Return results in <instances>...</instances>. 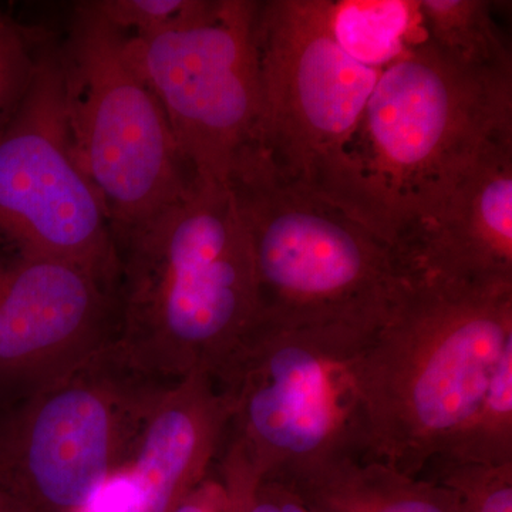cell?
<instances>
[{
	"label": "cell",
	"mask_w": 512,
	"mask_h": 512,
	"mask_svg": "<svg viewBox=\"0 0 512 512\" xmlns=\"http://www.w3.org/2000/svg\"><path fill=\"white\" fill-rule=\"evenodd\" d=\"M512 343V285L403 276L353 360L362 461L420 477L463 426Z\"/></svg>",
	"instance_id": "obj_2"
},
{
	"label": "cell",
	"mask_w": 512,
	"mask_h": 512,
	"mask_svg": "<svg viewBox=\"0 0 512 512\" xmlns=\"http://www.w3.org/2000/svg\"><path fill=\"white\" fill-rule=\"evenodd\" d=\"M224 498V485L214 467L210 476L191 491L173 512H221Z\"/></svg>",
	"instance_id": "obj_22"
},
{
	"label": "cell",
	"mask_w": 512,
	"mask_h": 512,
	"mask_svg": "<svg viewBox=\"0 0 512 512\" xmlns=\"http://www.w3.org/2000/svg\"><path fill=\"white\" fill-rule=\"evenodd\" d=\"M76 512H90V511H87V510H82V511H76Z\"/></svg>",
	"instance_id": "obj_26"
},
{
	"label": "cell",
	"mask_w": 512,
	"mask_h": 512,
	"mask_svg": "<svg viewBox=\"0 0 512 512\" xmlns=\"http://www.w3.org/2000/svg\"><path fill=\"white\" fill-rule=\"evenodd\" d=\"M288 487L315 512H460L446 488L377 461L345 458Z\"/></svg>",
	"instance_id": "obj_14"
},
{
	"label": "cell",
	"mask_w": 512,
	"mask_h": 512,
	"mask_svg": "<svg viewBox=\"0 0 512 512\" xmlns=\"http://www.w3.org/2000/svg\"><path fill=\"white\" fill-rule=\"evenodd\" d=\"M94 9L128 37H150L181 28L204 0H96Z\"/></svg>",
	"instance_id": "obj_20"
},
{
	"label": "cell",
	"mask_w": 512,
	"mask_h": 512,
	"mask_svg": "<svg viewBox=\"0 0 512 512\" xmlns=\"http://www.w3.org/2000/svg\"><path fill=\"white\" fill-rule=\"evenodd\" d=\"M271 483L279 512H315L288 485L278 483V481H271Z\"/></svg>",
	"instance_id": "obj_24"
},
{
	"label": "cell",
	"mask_w": 512,
	"mask_h": 512,
	"mask_svg": "<svg viewBox=\"0 0 512 512\" xmlns=\"http://www.w3.org/2000/svg\"><path fill=\"white\" fill-rule=\"evenodd\" d=\"M248 512H279L271 481H256L249 495Z\"/></svg>",
	"instance_id": "obj_23"
},
{
	"label": "cell",
	"mask_w": 512,
	"mask_h": 512,
	"mask_svg": "<svg viewBox=\"0 0 512 512\" xmlns=\"http://www.w3.org/2000/svg\"><path fill=\"white\" fill-rule=\"evenodd\" d=\"M0 245L66 259L116 288V242L74 154L60 45L49 37L0 130Z\"/></svg>",
	"instance_id": "obj_10"
},
{
	"label": "cell",
	"mask_w": 512,
	"mask_h": 512,
	"mask_svg": "<svg viewBox=\"0 0 512 512\" xmlns=\"http://www.w3.org/2000/svg\"><path fill=\"white\" fill-rule=\"evenodd\" d=\"M113 285L53 256L0 252V413L64 382L116 343Z\"/></svg>",
	"instance_id": "obj_11"
},
{
	"label": "cell",
	"mask_w": 512,
	"mask_h": 512,
	"mask_svg": "<svg viewBox=\"0 0 512 512\" xmlns=\"http://www.w3.org/2000/svg\"><path fill=\"white\" fill-rule=\"evenodd\" d=\"M322 9L339 49L377 72L426 40L419 0H322Z\"/></svg>",
	"instance_id": "obj_15"
},
{
	"label": "cell",
	"mask_w": 512,
	"mask_h": 512,
	"mask_svg": "<svg viewBox=\"0 0 512 512\" xmlns=\"http://www.w3.org/2000/svg\"><path fill=\"white\" fill-rule=\"evenodd\" d=\"M215 470L224 485L225 498L221 512H248L249 495L256 481L261 478L241 447L225 439Z\"/></svg>",
	"instance_id": "obj_21"
},
{
	"label": "cell",
	"mask_w": 512,
	"mask_h": 512,
	"mask_svg": "<svg viewBox=\"0 0 512 512\" xmlns=\"http://www.w3.org/2000/svg\"><path fill=\"white\" fill-rule=\"evenodd\" d=\"M392 251L403 276L512 285V137L491 144L433 211L399 232Z\"/></svg>",
	"instance_id": "obj_12"
},
{
	"label": "cell",
	"mask_w": 512,
	"mask_h": 512,
	"mask_svg": "<svg viewBox=\"0 0 512 512\" xmlns=\"http://www.w3.org/2000/svg\"><path fill=\"white\" fill-rule=\"evenodd\" d=\"M47 37L0 12V130L25 93Z\"/></svg>",
	"instance_id": "obj_19"
},
{
	"label": "cell",
	"mask_w": 512,
	"mask_h": 512,
	"mask_svg": "<svg viewBox=\"0 0 512 512\" xmlns=\"http://www.w3.org/2000/svg\"><path fill=\"white\" fill-rule=\"evenodd\" d=\"M433 458L490 466L512 463V343L498 359L481 402Z\"/></svg>",
	"instance_id": "obj_17"
},
{
	"label": "cell",
	"mask_w": 512,
	"mask_h": 512,
	"mask_svg": "<svg viewBox=\"0 0 512 512\" xmlns=\"http://www.w3.org/2000/svg\"><path fill=\"white\" fill-rule=\"evenodd\" d=\"M258 9L254 0H204L181 28L126 35L184 163L202 183L228 185L239 161L258 148L264 106Z\"/></svg>",
	"instance_id": "obj_9"
},
{
	"label": "cell",
	"mask_w": 512,
	"mask_h": 512,
	"mask_svg": "<svg viewBox=\"0 0 512 512\" xmlns=\"http://www.w3.org/2000/svg\"><path fill=\"white\" fill-rule=\"evenodd\" d=\"M228 185L251 242L259 319L288 328L379 326L403 282L386 241L279 177L258 148Z\"/></svg>",
	"instance_id": "obj_4"
},
{
	"label": "cell",
	"mask_w": 512,
	"mask_h": 512,
	"mask_svg": "<svg viewBox=\"0 0 512 512\" xmlns=\"http://www.w3.org/2000/svg\"><path fill=\"white\" fill-rule=\"evenodd\" d=\"M0 512H16L9 501L8 495L3 493L2 488H0Z\"/></svg>",
	"instance_id": "obj_25"
},
{
	"label": "cell",
	"mask_w": 512,
	"mask_h": 512,
	"mask_svg": "<svg viewBox=\"0 0 512 512\" xmlns=\"http://www.w3.org/2000/svg\"><path fill=\"white\" fill-rule=\"evenodd\" d=\"M256 36L264 96L258 150L279 177L376 234L349 148L380 72L333 42L322 0L259 2Z\"/></svg>",
	"instance_id": "obj_6"
},
{
	"label": "cell",
	"mask_w": 512,
	"mask_h": 512,
	"mask_svg": "<svg viewBox=\"0 0 512 512\" xmlns=\"http://www.w3.org/2000/svg\"><path fill=\"white\" fill-rule=\"evenodd\" d=\"M229 426L227 400L205 373L170 384L114 474L120 512H173L214 470Z\"/></svg>",
	"instance_id": "obj_13"
},
{
	"label": "cell",
	"mask_w": 512,
	"mask_h": 512,
	"mask_svg": "<svg viewBox=\"0 0 512 512\" xmlns=\"http://www.w3.org/2000/svg\"><path fill=\"white\" fill-rule=\"evenodd\" d=\"M505 137L512 72L468 69L427 39L380 72L349 148L377 235L392 248Z\"/></svg>",
	"instance_id": "obj_3"
},
{
	"label": "cell",
	"mask_w": 512,
	"mask_h": 512,
	"mask_svg": "<svg viewBox=\"0 0 512 512\" xmlns=\"http://www.w3.org/2000/svg\"><path fill=\"white\" fill-rule=\"evenodd\" d=\"M168 386L138 375L114 345L3 416L0 488L16 512L86 510L126 466Z\"/></svg>",
	"instance_id": "obj_8"
},
{
	"label": "cell",
	"mask_w": 512,
	"mask_h": 512,
	"mask_svg": "<svg viewBox=\"0 0 512 512\" xmlns=\"http://www.w3.org/2000/svg\"><path fill=\"white\" fill-rule=\"evenodd\" d=\"M493 6L485 0H419L427 42L468 69L512 72L510 46Z\"/></svg>",
	"instance_id": "obj_16"
},
{
	"label": "cell",
	"mask_w": 512,
	"mask_h": 512,
	"mask_svg": "<svg viewBox=\"0 0 512 512\" xmlns=\"http://www.w3.org/2000/svg\"><path fill=\"white\" fill-rule=\"evenodd\" d=\"M60 55L74 154L116 237L180 200L195 178L127 36L92 2L74 8Z\"/></svg>",
	"instance_id": "obj_7"
},
{
	"label": "cell",
	"mask_w": 512,
	"mask_h": 512,
	"mask_svg": "<svg viewBox=\"0 0 512 512\" xmlns=\"http://www.w3.org/2000/svg\"><path fill=\"white\" fill-rule=\"evenodd\" d=\"M420 478L446 488L460 512H512V463L490 466L433 458Z\"/></svg>",
	"instance_id": "obj_18"
},
{
	"label": "cell",
	"mask_w": 512,
	"mask_h": 512,
	"mask_svg": "<svg viewBox=\"0 0 512 512\" xmlns=\"http://www.w3.org/2000/svg\"><path fill=\"white\" fill-rule=\"evenodd\" d=\"M114 242L121 359L161 386L194 373L215 380L259 319L251 242L229 185L195 180Z\"/></svg>",
	"instance_id": "obj_1"
},
{
	"label": "cell",
	"mask_w": 512,
	"mask_h": 512,
	"mask_svg": "<svg viewBox=\"0 0 512 512\" xmlns=\"http://www.w3.org/2000/svg\"><path fill=\"white\" fill-rule=\"evenodd\" d=\"M373 332L262 319L249 330L214 382L228 404L227 439L261 480L291 485L335 461L362 460L352 365Z\"/></svg>",
	"instance_id": "obj_5"
}]
</instances>
